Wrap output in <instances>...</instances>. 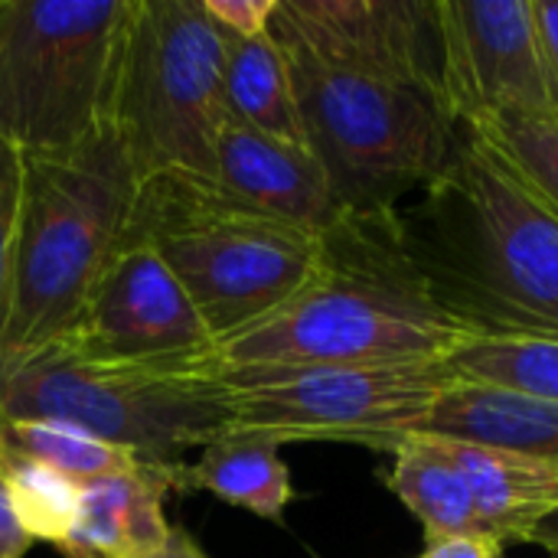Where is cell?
<instances>
[{
	"label": "cell",
	"instance_id": "6da1fadb",
	"mask_svg": "<svg viewBox=\"0 0 558 558\" xmlns=\"http://www.w3.org/2000/svg\"><path fill=\"white\" fill-rule=\"evenodd\" d=\"M399 235L471 340H558V216L484 137L458 134Z\"/></svg>",
	"mask_w": 558,
	"mask_h": 558
},
{
	"label": "cell",
	"instance_id": "7a4b0ae2",
	"mask_svg": "<svg viewBox=\"0 0 558 558\" xmlns=\"http://www.w3.org/2000/svg\"><path fill=\"white\" fill-rule=\"evenodd\" d=\"M471 333L438 307L396 216H343L311 281L271 317L219 343L222 369L445 363Z\"/></svg>",
	"mask_w": 558,
	"mask_h": 558
},
{
	"label": "cell",
	"instance_id": "3957f363",
	"mask_svg": "<svg viewBox=\"0 0 558 558\" xmlns=\"http://www.w3.org/2000/svg\"><path fill=\"white\" fill-rule=\"evenodd\" d=\"M298 98L304 144L343 216H396L451 160L454 124L438 78V46L373 59H324L278 43Z\"/></svg>",
	"mask_w": 558,
	"mask_h": 558
},
{
	"label": "cell",
	"instance_id": "277c9868",
	"mask_svg": "<svg viewBox=\"0 0 558 558\" xmlns=\"http://www.w3.org/2000/svg\"><path fill=\"white\" fill-rule=\"evenodd\" d=\"M137 183L111 124L82 147L23 157L0 379L46 356L75 324L121 245Z\"/></svg>",
	"mask_w": 558,
	"mask_h": 558
},
{
	"label": "cell",
	"instance_id": "5b68a950",
	"mask_svg": "<svg viewBox=\"0 0 558 558\" xmlns=\"http://www.w3.org/2000/svg\"><path fill=\"white\" fill-rule=\"evenodd\" d=\"M121 239L157 252L216 343L281 311L324 255V235L265 216L196 173L144 177Z\"/></svg>",
	"mask_w": 558,
	"mask_h": 558
},
{
	"label": "cell",
	"instance_id": "8992f818",
	"mask_svg": "<svg viewBox=\"0 0 558 558\" xmlns=\"http://www.w3.org/2000/svg\"><path fill=\"white\" fill-rule=\"evenodd\" d=\"M226 121V36L203 0H131L108 124L137 177H213Z\"/></svg>",
	"mask_w": 558,
	"mask_h": 558
},
{
	"label": "cell",
	"instance_id": "52a82bcc",
	"mask_svg": "<svg viewBox=\"0 0 558 558\" xmlns=\"http://www.w3.org/2000/svg\"><path fill=\"white\" fill-rule=\"evenodd\" d=\"M131 0H0V141L59 154L111 114Z\"/></svg>",
	"mask_w": 558,
	"mask_h": 558
},
{
	"label": "cell",
	"instance_id": "ba28073f",
	"mask_svg": "<svg viewBox=\"0 0 558 558\" xmlns=\"http://www.w3.org/2000/svg\"><path fill=\"white\" fill-rule=\"evenodd\" d=\"M69 422L144 468L180 464L232 428L219 373H150L88 366L46 353L0 379V422Z\"/></svg>",
	"mask_w": 558,
	"mask_h": 558
},
{
	"label": "cell",
	"instance_id": "9c48e42d",
	"mask_svg": "<svg viewBox=\"0 0 558 558\" xmlns=\"http://www.w3.org/2000/svg\"><path fill=\"white\" fill-rule=\"evenodd\" d=\"M232 428L262 432L278 445L327 441L392 451L415 435L454 383L448 363L222 369Z\"/></svg>",
	"mask_w": 558,
	"mask_h": 558
},
{
	"label": "cell",
	"instance_id": "30bf717a",
	"mask_svg": "<svg viewBox=\"0 0 558 558\" xmlns=\"http://www.w3.org/2000/svg\"><path fill=\"white\" fill-rule=\"evenodd\" d=\"M88 366L222 373L219 343L177 275L147 245L121 239L65 337L49 350Z\"/></svg>",
	"mask_w": 558,
	"mask_h": 558
},
{
	"label": "cell",
	"instance_id": "8fae6325",
	"mask_svg": "<svg viewBox=\"0 0 558 558\" xmlns=\"http://www.w3.org/2000/svg\"><path fill=\"white\" fill-rule=\"evenodd\" d=\"M438 78L461 131L504 111H553L558 92L533 0H438Z\"/></svg>",
	"mask_w": 558,
	"mask_h": 558
},
{
	"label": "cell",
	"instance_id": "7c38bea8",
	"mask_svg": "<svg viewBox=\"0 0 558 558\" xmlns=\"http://www.w3.org/2000/svg\"><path fill=\"white\" fill-rule=\"evenodd\" d=\"M213 180L245 206L317 235L343 219L324 167L304 144L278 141L235 121H226L219 131Z\"/></svg>",
	"mask_w": 558,
	"mask_h": 558
},
{
	"label": "cell",
	"instance_id": "4fadbf2b",
	"mask_svg": "<svg viewBox=\"0 0 558 558\" xmlns=\"http://www.w3.org/2000/svg\"><path fill=\"white\" fill-rule=\"evenodd\" d=\"M167 494L160 471L144 464L82 484V510L59 553L65 558H150L167 546L173 530L163 517Z\"/></svg>",
	"mask_w": 558,
	"mask_h": 558
},
{
	"label": "cell",
	"instance_id": "5bb4252c",
	"mask_svg": "<svg viewBox=\"0 0 558 558\" xmlns=\"http://www.w3.org/2000/svg\"><path fill=\"white\" fill-rule=\"evenodd\" d=\"M418 435L523 454L558 468V402L454 379Z\"/></svg>",
	"mask_w": 558,
	"mask_h": 558
},
{
	"label": "cell",
	"instance_id": "9a60e30c",
	"mask_svg": "<svg viewBox=\"0 0 558 558\" xmlns=\"http://www.w3.org/2000/svg\"><path fill=\"white\" fill-rule=\"evenodd\" d=\"M167 490L196 494L206 490L222 504L248 510L262 520L281 523L294 504L291 471L281 458V445L262 432L229 428L213 438L196 461H180L160 471Z\"/></svg>",
	"mask_w": 558,
	"mask_h": 558
},
{
	"label": "cell",
	"instance_id": "2e32d148",
	"mask_svg": "<svg viewBox=\"0 0 558 558\" xmlns=\"http://www.w3.org/2000/svg\"><path fill=\"white\" fill-rule=\"evenodd\" d=\"M448 441V438H445ZM454 461L474 490L481 526L497 543H523V536L558 510V468L494 448L448 441Z\"/></svg>",
	"mask_w": 558,
	"mask_h": 558
},
{
	"label": "cell",
	"instance_id": "e0dca14e",
	"mask_svg": "<svg viewBox=\"0 0 558 558\" xmlns=\"http://www.w3.org/2000/svg\"><path fill=\"white\" fill-rule=\"evenodd\" d=\"M389 490L425 526V543L451 536H487L477 517L468 474L451 445L435 435H402L392 445Z\"/></svg>",
	"mask_w": 558,
	"mask_h": 558
},
{
	"label": "cell",
	"instance_id": "ac0fdd59",
	"mask_svg": "<svg viewBox=\"0 0 558 558\" xmlns=\"http://www.w3.org/2000/svg\"><path fill=\"white\" fill-rule=\"evenodd\" d=\"M226 114L252 131L304 144L291 69L271 29L252 39L226 36Z\"/></svg>",
	"mask_w": 558,
	"mask_h": 558
},
{
	"label": "cell",
	"instance_id": "d6986e66",
	"mask_svg": "<svg viewBox=\"0 0 558 558\" xmlns=\"http://www.w3.org/2000/svg\"><path fill=\"white\" fill-rule=\"evenodd\" d=\"M445 363L461 383L558 402V340H468Z\"/></svg>",
	"mask_w": 558,
	"mask_h": 558
},
{
	"label": "cell",
	"instance_id": "ffe728a7",
	"mask_svg": "<svg viewBox=\"0 0 558 558\" xmlns=\"http://www.w3.org/2000/svg\"><path fill=\"white\" fill-rule=\"evenodd\" d=\"M0 471L13 500V510L29 533V539H43L52 546H65L75 530L82 510V484L72 477L7 448L0 441Z\"/></svg>",
	"mask_w": 558,
	"mask_h": 558
},
{
	"label": "cell",
	"instance_id": "44dd1931",
	"mask_svg": "<svg viewBox=\"0 0 558 558\" xmlns=\"http://www.w3.org/2000/svg\"><path fill=\"white\" fill-rule=\"evenodd\" d=\"M0 441L65 477L75 484H88L118 471L134 468L137 461L124 451L111 448L108 441L52 418H26V422H0Z\"/></svg>",
	"mask_w": 558,
	"mask_h": 558
},
{
	"label": "cell",
	"instance_id": "7402d4cb",
	"mask_svg": "<svg viewBox=\"0 0 558 558\" xmlns=\"http://www.w3.org/2000/svg\"><path fill=\"white\" fill-rule=\"evenodd\" d=\"M471 134L484 137L558 216V108L504 111Z\"/></svg>",
	"mask_w": 558,
	"mask_h": 558
},
{
	"label": "cell",
	"instance_id": "603a6c76",
	"mask_svg": "<svg viewBox=\"0 0 558 558\" xmlns=\"http://www.w3.org/2000/svg\"><path fill=\"white\" fill-rule=\"evenodd\" d=\"M23 193V154L0 141V337L10 311L13 288V248H16V219Z\"/></svg>",
	"mask_w": 558,
	"mask_h": 558
},
{
	"label": "cell",
	"instance_id": "cb8c5ba5",
	"mask_svg": "<svg viewBox=\"0 0 558 558\" xmlns=\"http://www.w3.org/2000/svg\"><path fill=\"white\" fill-rule=\"evenodd\" d=\"M209 20L232 39H252L268 33L278 0H203Z\"/></svg>",
	"mask_w": 558,
	"mask_h": 558
},
{
	"label": "cell",
	"instance_id": "d4e9b609",
	"mask_svg": "<svg viewBox=\"0 0 558 558\" xmlns=\"http://www.w3.org/2000/svg\"><path fill=\"white\" fill-rule=\"evenodd\" d=\"M418 558H504V543L490 536H451L425 543Z\"/></svg>",
	"mask_w": 558,
	"mask_h": 558
},
{
	"label": "cell",
	"instance_id": "484cf974",
	"mask_svg": "<svg viewBox=\"0 0 558 558\" xmlns=\"http://www.w3.org/2000/svg\"><path fill=\"white\" fill-rule=\"evenodd\" d=\"M29 549H33V539L13 510V500H10V490H7V481L0 471V558H26Z\"/></svg>",
	"mask_w": 558,
	"mask_h": 558
},
{
	"label": "cell",
	"instance_id": "4316f807",
	"mask_svg": "<svg viewBox=\"0 0 558 558\" xmlns=\"http://www.w3.org/2000/svg\"><path fill=\"white\" fill-rule=\"evenodd\" d=\"M533 13H536L539 39H543V49H546L549 75H553L558 92V0H536Z\"/></svg>",
	"mask_w": 558,
	"mask_h": 558
},
{
	"label": "cell",
	"instance_id": "83f0119b",
	"mask_svg": "<svg viewBox=\"0 0 558 558\" xmlns=\"http://www.w3.org/2000/svg\"><path fill=\"white\" fill-rule=\"evenodd\" d=\"M150 558H209L203 549H199V543L186 533V530H170V539H167V546L160 549V553H154Z\"/></svg>",
	"mask_w": 558,
	"mask_h": 558
},
{
	"label": "cell",
	"instance_id": "f1b7e54d",
	"mask_svg": "<svg viewBox=\"0 0 558 558\" xmlns=\"http://www.w3.org/2000/svg\"><path fill=\"white\" fill-rule=\"evenodd\" d=\"M523 543H530V546H536V549H546V553H558V510L556 513H549V517H543V520L523 536Z\"/></svg>",
	"mask_w": 558,
	"mask_h": 558
},
{
	"label": "cell",
	"instance_id": "f546056e",
	"mask_svg": "<svg viewBox=\"0 0 558 558\" xmlns=\"http://www.w3.org/2000/svg\"><path fill=\"white\" fill-rule=\"evenodd\" d=\"M549 558H558V553H549Z\"/></svg>",
	"mask_w": 558,
	"mask_h": 558
}]
</instances>
